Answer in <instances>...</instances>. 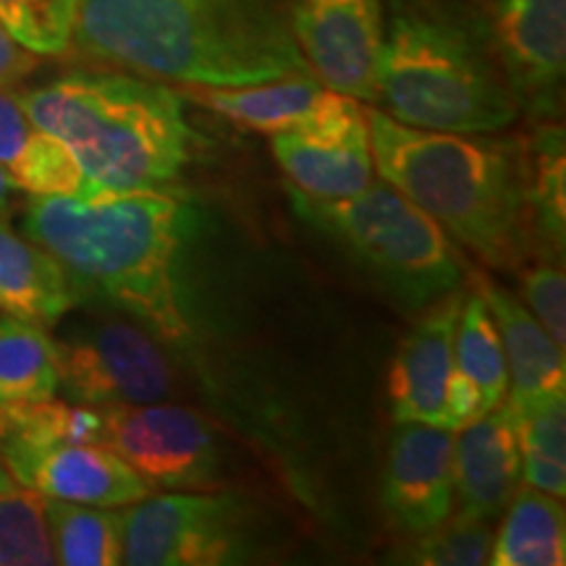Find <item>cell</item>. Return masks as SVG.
<instances>
[{"label": "cell", "instance_id": "cell-1", "mask_svg": "<svg viewBox=\"0 0 566 566\" xmlns=\"http://www.w3.org/2000/svg\"><path fill=\"white\" fill-rule=\"evenodd\" d=\"M197 229L179 189L32 197L21 231L69 273L82 304H108L171 349L195 342L184 254Z\"/></svg>", "mask_w": 566, "mask_h": 566}, {"label": "cell", "instance_id": "cell-2", "mask_svg": "<svg viewBox=\"0 0 566 566\" xmlns=\"http://www.w3.org/2000/svg\"><path fill=\"white\" fill-rule=\"evenodd\" d=\"M76 59L181 87L304 74L286 0H80Z\"/></svg>", "mask_w": 566, "mask_h": 566}, {"label": "cell", "instance_id": "cell-3", "mask_svg": "<svg viewBox=\"0 0 566 566\" xmlns=\"http://www.w3.org/2000/svg\"><path fill=\"white\" fill-rule=\"evenodd\" d=\"M375 174L485 265L516 271L541 252L522 139L430 132L370 108Z\"/></svg>", "mask_w": 566, "mask_h": 566}, {"label": "cell", "instance_id": "cell-4", "mask_svg": "<svg viewBox=\"0 0 566 566\" xmlns=\"http://www.w3.org/2000/svg\"><path fill=\"white\" fill-rule=\"evenodd\" d=\"M17 95L34 126L74 155L84 200L179 189L202 155L205 139L189 124L184 95L158 80L76 69Z\"/></svg>", "mask_w": 566, "mask_h": 566}, {"label": "cell", "instance_id": "cell-5", "mask_svg": "<svg viewBox=\"0 0 566 566\" xmlns=\"http://www.w3.org/2000/svg\"><path fill=\"white\" fill-rule=\"evenodd\" d=\"M378 103L396 122L430 132L495 134L520 118L483 19L436 0H388Z\"/></svg>", "mask_w": 566, "mask_h": 566}, {"label": "cell", "instance_id": "cell-6", "mask_svg": "<svg viewBox=\"0 0 566 566\" xmlns=\"http://www.w3.org/2000/svg\"><path fill=\"white\" fill-rule=\"evenodd\" d=\"M289 192L304 221L334 239L409 313L462 289L467 265L449 233L384 179L338 202Z\"/></svg>", "mask_w": 566, "mask_h": 566}, {"label": "cell", "instance_id": "cell-7", "mask_svg": "<svg viewBox=\"0 0 566 566\" xmlns=\"http://www.w3.org/2000/svg\"><path fill=\"white\" fill-rule=\"evenodd\" d=\"M163 346L145 325L101 304L55 342L63 394L95 409L168 401L176 394V365Z\"/></svg>", "mask_w": 566, "mask_h": 566}, {"label": "cell", "instance_id": "cell-8", "mask_svg": "<svg viewBox=\"0 0 566 566\" xmlns=\"http://www.w3.org/2000/svg\"><path fill=\"white\" fill-rule=\"evenodd\" d=\"M132 566L242 564L254 551V512L231 493L145 495L122 509Z\"/></svg>", "mask_w": 566, "mask_h": 566}, {"label": "cell", "instance_id": "cell-9", "mask_svg": "<svg viewBox=\"0 0 566 566\" xmlns=\"http://www.w3.org/2000/svg\"><path fill=\"white\" fill-rule=\"evenodd\" d=\"M101 443L150 491L221 488V446L205 417L187 407L153 401L103 409Z\"/></svg>", "mask_w": 566, "mask_h": 566}, {"label": "cell", "instance_id": "cell-10", "mask_svg": "<svg viewBox=\"0 0 566 566\" xmlns=\"http://www.w3.org/2000/svg\"><path fill=\"white\" fill-rule=\"evenodd\" d=\"M483 30L520 113L556 122L564 97L566 0H493Z\"/></svg>", "mask_w": 566, "mask_h": 566}, {"label": "cell", "instance_id": "cell-11", "mask_svg": "<svg viewBox=\"0 0 566 566\" xmlns=\"http://www.w3.org/2000/svg\"><path fill=\"white\" fill-rule=\"evenodd\" d=\"M271 150L292 189L313 200H349L375 181L367 113L344 92L310 122L273 134Z\"/></svg>", "mask_w": 566, "mask_h": 566}, {"label": "cell", "instance_id": "cell-12", "mask_svg": "<svg viewBox=\"0 0 566 566\" xmlns=\"http://www.w3.org/2000/svg\"><path fill=\"white\" fill-rule=\"evenodd\" d=\"M286 13L310 74L325 87L378 103L384 0H286Z\"/></svg>", "mask_w": 566, "mask_h": 566}, {"label": "cell", "instance_id": "cell-13", "mask_svg": "<svg viewBox=\"0 0 566 566\" xmlns=\"http://www.w3.org/2000/svg\"><path fill=\"white\" fill-rule=\"evenodd\" d=\"M384 509L401 535L417 537L454 514V430L399 422L384 467Z\"/></svg>", "mask_w": 566, "mask_h": 566}, {"label": "cell", "instance_id": "cell-14", "mask_svg": "<svg viewBox=\"0 0 566 566\" xmlns=\"http://www.w3.org/2000/svg\"><path fill=\"white\" fill-rule=\"evenodd\" d=\"M0 462L48 499L122 509L150 495L137 472L103 443H0Z\"/></svg>", "mask_w": 566, "mask_h": 566}, {"label": "cell", "instance_id": "cell-15", "mask_svg": "<svg viewBox=\"0 0 566 566\" xmlns=\"http://www.w3.org/2000/svg\"><path fill=\"white\" fill-rule=\"evenodd\" d=\"M462 292L422 310L396 352L388 375V399L396 422H424L451 428V380H454V331Z\"/></svg>", "mask_w": 566, "mask_h": 566}, {"label": "cell", "instance_id": "cell-16", "mask_svg": "<svg viewBox=\"0 0 566 566\" xmlns=\"http://www.w3.org/2000/svg\"><path fill=\"white\" fill-rule=\"evenodd\" d=\"M522 480L516 415L509 399L454 436L457 514L493 522L506 512Z\"/></svg>", "mask_w": 566, "mask_h": 566}, {"label": "cell", "instance_id": "cell-17", "mask_svg": "<svg viewBox=\"0 0 566 566\" xmlns=\"http://www.w3.org/2000/svg\"><path fill=\"white\" fill-rule=\"evenodd\" d=\"M467 279L472 281V292L491 310L501 346H504L509 391H512L506 394L509 399L527 401L537 396L564 394V349H558L548 331L530 313L527 304L478 268H467Z\"/></svg>", "mask_w": 566, "mask_h": 566}, {"label": "cell", "instance_id": "cell-18", "mask_svg": "<svg viewBox=\"0 0 566 566\" xmlns=\"http://www.w3.org/2000/svg\"><path fill=\"white\" fill-rule=\"evenodd\" d=\"M179 92L239 129L265 137L310 122L338 97L336 90L325 87L310 71L244 87H181Z\"/></svg>", "mask_w": 566, "mask_h": 566}, {"label": "cell", "instance_id": "cell-19", "mask_svg": "<svg viewBox=\"0 0 566 566\" xmlns=\"http://www.w3.org/2000/svg\"><path fill=\"white\" fill-rule=\"evenodd\" d=\"M506 394V357L491 310L475 292L464 294L454 331V380H451L454 433L467 422L499 407Z\"/></svg>", "mask_w": 566, "mask_h": 566}, {"label": "cell", "instance_id": "cell-20", "mask_svg": "<svg viewBox=\"0 0 566 566\" xmlns=\"http://www.w3.org/2000/svg\"><path fill=\"white\" fill-rule=\"evenodd\" d=\"M76 307L82 296L59 260L0 218V313L51 328Z\"/></svg>", "mask_w": 566, "mask_h": 566}, {"label": "cell", "instance_id": "cell-21", "mask_svg": "<svg viewBox=\"0 0 566 566\" xmlns=\"http://www.w3.org/2000/svg\"><path fill=\"white\" fill-rule=\"evenodd\" d=\"M0 168L32 197L82 195L84 181L74 155L34 126L11 87L0 90Z\"/></svg>", "mask_w": 566, "mask_h": 566}, {"label": "cell", "instance_id": "cell-22", "mask_svg": "<svg viewBox=\"0 0 566 566\" xmlns=\"http://www.w3.org/2000/svg\"><path fill=\"white\" fill-rule=\"evenodd\" d=\"M491 548L493 566H564L566 516L558 495L516 488Z\"/></svg>", "mask_w": 566, "mask_h": 566}, {"label": "cell", "instance_id": "cell-23", "mask_svg": "<svg viewBox=\"0 0 566 566\" xmlns=\"http://www.w3.org/2000/svg\"><path fill=\"white\" fill-rule=\"evenodd\" d=\"M527 163V192L537 244L543 254H564L566 221V155L564 129L556 122H537L522 139Z\"/></svg>", "mask_w": 566, "mask_h": 566}, {"label": "cell", "instance_id": "cell-24", "mask_svg": "<svg viewBox=\"0 0 566 566\" xmlns=\"http://www.w3.org/2000/svg\"><path fill=\"white\" fill-rule=\"evenodd\" d=\"M61 388L59 349L38 323L0 315V401L53 399Z\"/></svg>", "mask_w": 566, "mask_h": 566}, {"label": "cell", "instance_id": "cell-25", "mask_svg": "<svg viewBox=\"0 0 566 566\" xmlns=\"http://www.w3.org/2000/svg\"><path fill=\"white\" fill-rule=\"evenodd\" d=\"M509 399V396H506ZM522 454V480L537 491L566 493V407L564 394L512 401Z\"/></svg>", "mask_w": 566, "mask_h": 566}, {"label": "cell", "instance_id": "cell-26", "mask_svg": "<svg viewBox=\"0 0 566 566\" xmlns=\"http://www.w3.org/2000/svg\"><path fill=\"white\" fill-rule=\"evenodd\" d=\"M45 509L55 564L113 566L124 562V514L118 509L61 499H48Z\"/></svg>", "mask_w": 566, "mask_h": 566}, {"label": "cell", "instance_id": "cell-27", "mask_svg": "<svg viewBox=\"0 0 566 566\" xmlns=\"http://www.w3.org/2000/svg\"><path fill=\"white\" fill-rule=\"evenodd\" d=\"M103 412L74 401H0V443H101Z\"/></svg>", "mask_w": 566, "mask_h": 566}, {"label": "cell", "instance_id": "cell-28", "mask_svg": "<svg viewBox=\"0 0 566 566\" xmlns=\"http://www.w3.org/2000/svg\"><path fill=\"white\" fill-rule=\"evenodd\" d=\"M45 501L0 462V566L55 564Z\"/></svg>", "mask_w": 566, "mask_h": 566}, {"label": "cell", "instance_id": "cell-29", "mask_svg": "<svg viewBox=\"0 0 566 566\" xmlns=\"http://www.w3.org/2000/svg\"><path fill=\"white\" fill-rule=\"evenodd\" d=\"M80 0H0V27L32 55L71 51Z\"/></svg>", "mask_w": 566, "mask_h": 566}, {"label": "cell", "instance_id": "cell-30", "mask_svg": "<svg viewBox=\"0 0 566 566\" xmlns=\"http://www.w3.org/2000/svg\"><path fill=\"white\" fill-rule=\"evenodd\" d=\"M491 522L451 514L441 527L417 535L405 548V562L422 566H480L491 562Z\"/></svg>", "mask_w": 566, "mask_h": 566}, {"label": "cell", "instance_id": "cell-31", "mask_svg": "<svg viewBox=\"0 0 566 566\" xmlns=\"http://www.w3.org/2000/svg\"><path fill=\"white\" fill-rule=\"evenodd\" d=\"M520 273L522 296L537 323L548 331L558 349L566 352V279L562 258L556 254H535Z\"/></svg>", "mask_w": 566, "mask_h": 566}, {"label": "cell", "instance_id": "cell-32", "mask_svg": "<svg viewBox=\"0 0 566 566\" xmlns=\"http://www.w3.org/2000/svg\"><path fill=\"white\" fill-rule=\"evenodd\" d=\"M34 69H38V55L24 51V48L0 27V90L19 84L24 76H30Z\"/></svg>", "mask_w": 566, "mask_h": 566}, {"label": "cell", "instance_id": "cell-33", "mask_svg": "<svg viewBox=\"0 0 566 566\" xmlns=\"http://www.w3.org/2000/svg\"><path fill=\"white\" fill-rule=\"evenodd\" d=\"M17 192H19L17 184H13L11 176L6 174L3 168H0V218H3V221L13 212V202H17Z\"/></svg>", "mask_w": 566, "mask_h": 566}]
</instances>
